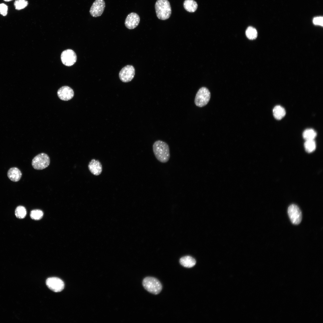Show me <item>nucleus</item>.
Listing matches in <instances>:
<instances>
[{
  "mask_svg": "<svg viewBox=\"0 0 323 323\" xmlns=\"http://www.w3.org/2000/svg\"><path fill=\"white\" fill-rule=\"evenodd\" d=\"M153 149L156 158L160 162L165 163L169 160V147L166 142L159 140L156 141L153 144Z\"/></svg>",
  "mask_w": 323,
  "mask_h": 323,
  "instance_id": "1",
  "label": "nucleus"
},
{
  "mask_svg": "<svg viewBox=\"0 0 323 323\" xmlns=\"http://www.w3.org/2000/svg\"><path fill=\"white\" fill-rule=\"evenodd\" d=\"M155 8L156 16L159 19L165 20L170 16L171 7L167 0H157L155 4Z\"/></svg>",
  "mask_w": 323,
  "mask_h": 323,
  "instance_id": "2",
  "label": "nucleus"
},
{
  "mask_svg": "<svg viewBox=\"0 0 323 323\" xmlns=\"http://www.w3.org/2000/svg\"><path fill=\"white\" fill-rule=\"evenodd\" d=\"M142 285L146 290L154 295L159 294L162 288L160 281L156 278L152 277H147L144 278Z\"/></svg>",
  "mask_w": 323,
  "mask_h": 323,
  "instance_id": "3",
  "label": "nucleus"
},
{
  "mask_svg": "<svg viewBox=\"0 0 323 323\" xmlns=\"http://www.w3.org/2000/svg\"><path fill=\"white\" fill-rule=\"evenodd\" d=\"M210 97V93L208 89L205 87H202L196 94L194 100L195 103L197 106L203 107L208 103Z\"/></svg>",
  "mask_w": 323,
  "mask_h": 323,
  "instance_id": "4",
  "label": "nucleus"
},
{
  "mask_svg": "<svg viewBox=\"0 0 323 323\" xmlns=\"http://www.w3.org/2000/svg\"><path fill=\"white\" fill-rule=\"evenodd\" d=\"M50 163L48 156L46 154L42 153L36 156L33 159L32 165L36 170H40L48 167Z\"/></svg>",
  "mask_w": 323,
  "mask_h": 323,
  "instance_id": "5",
  "label": "nucleus"
},
{
  "mask_svg": "<svg viewBox=\"0 0 323 323\" xmlns=\"http://www.w3.org/2000/svg\"><path fill=\"white\" fill-rule=\"evenodd\" d=\"M288 214L290 221L294 225H298L301 222L302 215L301 211L296 205L292 204L288 208Z\"/></svg>",
  "mask_w": 323,
  "mask_h": 323,
  "instance_id": "6",
  "label": "nucleus"
},
{
  "mask_svg": "<svg viewBox=\"0 0 323 323\" xmlns=\"http://www.w3.org/2000/svg\"><path fill=\"white\" fill-rule=\"evenodd\" d=\"M77 56L72 50L68 49L64 50L61 53V59L65 65L70 66L74 65L77 61Z\"/></svg>",
  "mask_w": 323,
  "mask_h": 323,
  "instance_id": "7",
  "label": "nucleus"
},
{
  "mask_svg": "<svg viewBox=\"0 0 323 323\" xmlns=\"http://www.w3.org/2000/svg\"><path fill=\"white\" fill-rule=\"evenodd\" d=\"M135 69L132 65H128L124 67L119 73V77L123 82L126 83L130 81L134 78Z\"/></svg>",
  "mask_w": 323,
  "mask_h": 323,
  "instance_id": "8",
  "label": "nucleus"
},
{
  "mask_svg": "<svg viewBox=\"0 0 323 323\" xmlns=\"http://www.w3.org/2000/svg\"><path fill=\"white\" fill-rule=\"evenodd\" d=\"M46 284L48 287L53 291L58 292L62 291L64 289V284L60 278L57 277H51L48 278L46 281Z\"/></svg>",
  "mask_w": 323,
  "mask_h": 323,
  "instance_id": "9",
  "label": "nucleus"
},
{
  "mask_svg": "<svg viewBox=\"0 0 323 323\" xmlns=\"http://www.w3.org/2000/svg\"><path fill=\"white\" fill-rule=\"evenodd\" d=\"M105 7V2L103 0H95L91 6L89 12L93 17H97L101 15Z\"/></svg>",
  "mask_w": 323,
  "mask_h": 323,
  "instance_id": "10",
  "label": "nucleus"
},
{
  "mask_svg": "<svg viewBox=\"0 0 323 323\" xmlns=\"http://www.w3.org/2000/svg\"><path fill=\"white\" fill-rule=\"evenodd\" d=\"M140 20L138 15L136 13L132 12L127 16L125 21V25L129 29H133L138 25Z\"/></svg>",
  "mask_w": 323,
  "mask_h": 323,
  "instance_id": "11",
  "label": "nucleus"
},
{
  "mask_svg": "<svg viewBox=\"0 0 323 323\" xmlns=\"http://www.w3.org/2000/svg\"><path fill=\"white\" fill-rule=\"evenodd\" d=\"M57 94L60 99L65 101L71 100L74 96L73 90L67 86H63L60 88L58 90Z\"/></svg>",
  "mask_w": 323,
  "mask_h": 323,
  "instance_id": "12",
  "label": "nucleus"
},
{
  "mask_svg": "<svg viewBox=\"0 0 323 323\" xmlns=\"http://www.w3.org/2000/svg\"><path fill=\"white\" fill-rule=\"evenodd\" d=\"M88 168L91 172L96 176L100 174L102 170V166L100 162L95 159H92L89 162Z\"/></svg>",
  "mask_w": 323,
  "mask_h": 323,
  "instance_id": "13",
  "label": "nucleus"
},
{
  "mask_svg": "<svg viewBox=\"0 0 323 323\" xmlns=\"http://www.w3.org/2000/svg\"><path fill=\"white\" fill-rule=\"evenodd\" d=\"M20 170L17 168L13 167L10 169L7 172L8 178L11 181L16 182L19 181L22 176Z\"/></svg>",
  "mask_w": 323,
  "mask_h": 323,
  "instance_id": "14",
  "label": "nucleus"
},
{
  "mask_svg": "<svg viewBox=\"0 0 323 323\" xmlns=\"http://www.w3.org/2000/svg\"><path fill=\"white\" fill-rule=\"evenodd\" d=\"M179 262L183 266L190 268L195 266L196 262L195 259L192 257L190 256H186L181 258Z\"/></svg>",
  "mask_w": 323,
  "mask_h": 323,
  "instance_id": "15",
  "label": "nucleus"
},
{
  "mask_svg": "<svg viewBox=\"0 0 323 323\" xmlns=\"http://www.w3.org/2000/svg\"><path fill=\"white\" fill-rule=\"evenodd\" d=\"M286 113L285 109L280 105L275 106L273 109V116L278 120L282 119L285 116Z\"/></svg>",
  "mask_w": 323,
  "mask_h": 323,
  "instance_id": "16",
  "label": "nucleus"
},
{
  "mask_svg": "<svg viewBox=\"0 0 323 323\" xmlns=\"http://www.w3.org/2000/svg\"><path fill=\"white\" fill-rule=\"evenodd\" d=\"M184 8L189 12H194L196 10L198 5L194 0H185L183 3Z\"/></svg>",
  "mask_w": 323,
  "mask_h": 323,
  "instance_id": "17",
  "label": "nucleus"
},
{
  "mask_svg": "<svg viewBox=\"0 0 323 323\" xmlns=\"http://www.w3.org/2000/svg\"><path fill=\"white\" fill-rule=\"evenodd\" d=\"M316 132L312 129H305L303 132V137L305 140H314L316 136Z\"/></svg>",
  "mask_w": 323,
  "mask_h": 323,
  "instance_id": "18",
  "label": "nucleus"
},
{
  "mask_svg": "<svg viewBox=\"0 0 323 323\" xmlns=\"http://www.w3.org/2000/svg\"><path fill=\"white\" fill-rule=\"evenodd\" d=\"M304 147L307 152L312 153L316 149V142L314 140H306L304 143Z\"/></svg>",
  "mask_w": 323,
  "mask_h": 323,
  "instance_id": "19",
  "label": "nucleus"
},
{
  "mask_svg": "<svg viewBox=\"0 0 323 323\" xmlns=\"http://www.w3.org/2000/svg\"><path fill=\"white\" fill-rule=\"evenodd\" d=\"M246 34L249 39L253 40L257 38L258 33L255 28L252 26H249L246 30Z\"/></svg>",
  "mask_w": 323,
  "mask_h": 323,
  "instance_id": "20",
  "label": "nucleus"
},
{
  "mask_svg": "<svg viewBox=\"0 0 323 323\" xmlns=\"http://www.w3.org/2000/svg\"><path fill=\"white\" fill-rule=\"evenodd\" d=\"M15 214L16 217L19 219L25 218L26 214V210L25 208L21 205L17 207L15 210Z\"/></svg>",
  "mask_w": 323,
  "mask_h": 323,
  "instance_id": "21",
  "label": "nucleus"
},
{
  "mask_svg": "<svg viewBox=\"0 0 323 323\" xmlns=\"http://www.w3.org/2000/svg\"><path fill=\"white\" fill-rule=\"evenodd\" d=\"M43 214V212L41 210L35 209L31 211L30 215L32 219L38 220L40 219L42 217Z\"/></svg>",
  "mask_w": 323,
  "mask_h": 323,
  "instance_id": "22",
  "label": "nucleus"
},
{
  "mask_svg": "<svg viewBox=\"0 0 323 323\" xmlns=\"http://www.w3.org/2000/svg\"><path fill=\"white\" fill-rule=\"evenodd\" d=\"M28 4V2L26 0H16L14 2L16 9L18 10L24 9Z\"/></svg>",
  "mask_w": 323,
  "mask_h": 323,
  "instance_id": "23",
  "label": "nucleus"
},
{
  "mask_svg": "<svg viewBox=\"0 0 323 323\" xmlns=\"http://www.w3.org/2000/svg\"><path fill=\"white\" fill-rule=\"evenodd\" d=\"M313 22V24L315 25H319L323 26V16H318L314 18Z\"/></svg>",
  "mask_w": 323,
  "mask_h": 323,
  "instance_id": "24",
  "label": "nucleus"
},
{
  "mask_svg": "<svg viewBox=\"0 0 323 323\" xmlns=\"http://www.w3.org/2000/svg\"><path fill=\"white\" fill-rule=\"evenodd\" d=\"M7 6L4 3L0 4V14L4 16H6L7 13Z\"/></svg>",
  "mask_w": 323,
  "mask_h": 323,
  "instance_id": "25",
  "label": "nucleus"
},
{
  "mask_svg": "<svg viewBox=\"0 0 323 323\" xmlns=\"http://www.w3.org/2000/svg\"><path fill=\"white\" fill-rule=\"evenodd\" d=\"M4 0V1H12V0Z\"/></svg>",
  "mask_w": 323,
  "mask_h": 323,
  "instance_id": "26",
  "label": "nucleus"
}]
</instances>
